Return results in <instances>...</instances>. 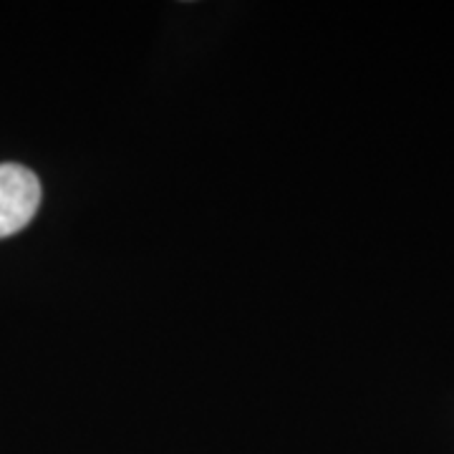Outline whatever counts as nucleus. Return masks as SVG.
Returning <instances> with one entry per match:
<instances>
[{"label":"nucleus","mask_w":454,"mask_h":454,"mask_svg":"<svg viewBox=\"0 0 454 454\" xmlns=\"http://www.w3.org/2000/svg\"><path fill=\"white\" fill-rule=\"evenodd\" d=\"M41 205V182L23 164H0V240L20 232Z\"/></svg>","instance_id":"nucleus-1"}]
</instances>
